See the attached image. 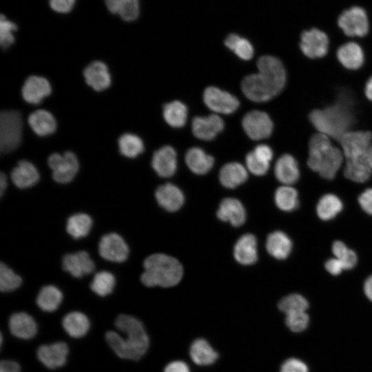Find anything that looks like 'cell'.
Returning <instances> with one entry per match:
<instances>
[{"label": "cell", "mask_w": 372, "mask_h": 372, "mask_svg": "<svg viewBox=\"0 0 372 372\" xmlns=\"http://www.w3.org/2000/svg\"><path fill=\"white\" fill-rule=\"evenodd\" d=\"M144 272L141 276L142 283L147 287H169L177 285L182 278L181 264L175 258L154 254L148 256L143 263Z\"/></svg>", "instance_id": "5b68a950"}, {"label": "cell", "mask_w": 372, "mask_h": 372, "mask_svg": "<svg viewBox=\"0 0 372 372\" xmlns=\"http://www.w3.org/2000/svg\"><path fill=\"white\" fill-rule=\"evenodd\" d=\"M22 282L21 278L3 262L0 265V289L10 292L18 289Z\"/></svg>", "instance_id": "7bdbcfd3"}, {"label": "cell", "mask_w": 372, "mask_h": 372, "mask_svg": "<svg viewBox=\"0 0 372 372\" xmlns=\"http://www.w3.org/2000/svg\"><path fill=\"white\" fill-rule=\"evenodd\" d=\"M324 267L327 271L333 276H338L342 273L343 270H345L343 265L336 258H332L327 260Z\"/></svg>", "instance_id": "816d5d0a"}, {"label": "cell", "mask_w": 372, "mask_h": 372, "mask_svg": "<svg viewBox=\"0 0 372 372\" xmlns=\"http://www.w3.org/2000/svg\"><path fill=\"white\" fill-rule=\"evenodd\" d=\"M339 141L346 158L345 165L369 167L367 156L372 145L371 132L350 130L344 134Z\"/></svg>", "instance_id": "8992f818"}, {"label": "cell", "mask_w": 372, "mask_h": 372, "mask_svg": "<svg viewBox=\"0 0 372 372\" xmlns=\"http://www.w3.org/2000/svg\"><path fill=\"white\" fill-rule=\"evenodd\" d=\"M343 158L342 151L332 145L329 136L318 133L310 138L307 165L322 178L333 179L340 168Z\"/></svg>", "instance_id": "3957f363"}, {"label": "cell", "mask_w": 372, "mask_h": 372, "mask_svg": "<svg viewBox=\"0 0 372 372\" xmlns=\"http://www.w3.org/2000/svg\"><path fill=\"white\" fill-rule=\"evenodd\" d=\"M92 227V220L88 214L77 213L68 219L66 230L72 238L79 239L86 236Z\"/></svg>", "instance_id": "8d00e7d4"}, {"label": "cell", "mask_w": 372, "mask_h": 372, "mask_svg": "<svg viewBox=\"0 0 372 372\" xmlns=\"http://www.w3.org/2000/svg\"><path fill=\"white\" fill-rule=\"evenodd\" d=\"M115 284L114 275L109 271H102L95 274L90 284V289L96 295L104 297L112 292Z\"/></svg>", "instance_id": "ab89813d"}, {"label": "cell", "mask_w": 372, "mask_h": 372, "mask_svg": "<svg viewBox=\"0 0 372 372\" xmlns=\"http://www.w3.org/2000/svg\"><path fill=\"white\" fill-rule=\"evenodd\" d=\"M278 306L279 309L286 316L290 313L306 311L309 308V302L302 296L293 293L280 300Z\"/></svg>", "instance_id": "60d3db41"}, {"label": "cell", "mask_w": 372, "mask_h": 372, "mask_svg": "<svg viewBox=\"0 0 372 372\" xmlns=\"http://www.w3.org/2000/svg\"><path fill=\"white\" fill-rule=\"evenodd\" d=\"M268 253L278 260L287 258L292 249V242L289 237L281 231L271 233L266 242Z\"/></svg>", "instance_id": "4316f807"}, {"label": "cell", "mask_w": 372, "mask_h": 372, "mask_svg": "<svg viewBox=\"0 0 372 372\" xmlns=\"http://www.w3.org/2000/svg\"><path fill=\"white\" fill-rule=\"evenodd\" d=\"M245 162L248 169L256 176L265 175L269 168V163L258 158L253 151L247 154Z\"/></svg>", "instance_id": "bcb514c9"}, {"label": "cell", "mask_w": 372, "mask_h": 372, "mask_svg": "<svg viewBox=\"0 0 372 372\" xmlns=\"http://www.w3.org/2000/svg\"><path fill=\"white\" fill-rule=\"evenodd\" d=\"M343 208L342 200L335 195L327 194L322 196L316 206L318 217L322 220L335 218Z\"/></svg>", "instance_id": "e575fe53"}, {"label": "cell", "mask_w": 372, "mask_h": 372, "mask_svg": "<svg viewBox=\"0 0 372 372\" xmlns=\"http://www.w3.org/2000/svg\"><path fill=\"white\" fill-rule=\"evenodd\" d=\"M258 72L245 76L241 84L242 92L254 102H266L278 95L286 83V72L281 61L265 55L257 61Z\"/></svg>", "instance_id": "6da1fadb"}, {"label": "cell", "mask_w": 372, "mask_h": 372, "mask_svg": "<svg viewBox=\"0 0 372 372\" xmlns=\"http://www.w3.org/2000/svg\"><path fill=\"white\" fill-rule=\"evenodd\" d=\"M17 26L1 14L0 20V43L2 48H8L14 42V32Z\"/></svg>", "instance_id": "ee69618b"}, {"label": "cell", "mask_w": 372, "mask_h": 372, "mask_svg": "<svg viewBox=\"0 0 372 372\" xmlns=\"http://www.w3.org/2000/svg\"><path fill=\"white\" fill-rule=\"evenodd\" d=\"M85 80L96 91H102L110 87L111 76L103 62L96 61L89 64L83 71Z\"/></svg>", "instance_id": "44dd1931"}, {"label": "cell", "mask_w": 372, "mask_h": 372, "mask_svg": "<svg viewBox=\"0 0 372 372\" xmlns=\"http://www.w3.org/2000/svg\"><path fill=\"white\" fill-rule=\"evenodd\" d=\"M51 91L50 84L46 79L39 76H30L25 80L21 92L26 102L38 104L50 95Z\"/></svg>", "instance_id": "ac0fdd59"}, {"label": "cell", "mask_w": 372, "mask_h": 372, "mask_svg": "<svg viewBox=\"0 0 372 372\" xmlns=\"http://www.w3.org/2000/svg\"><path fill=\"white\" fill-rule=\"evenodd\" d=\"M76 0H50L51 8L59 13H68L72 10Z\"/></svg>", "instance_id": "681fc988"}, {"label": "cell", "mask_w": 372, "mask_h": 372, "mask_svg": "<svg viewBox=\"0 0 372 372\" xmlns=\"http://www.w3.org/2000/svg\"><path fill=\"white\" fill-rule=\"evenodd\" d=\"M338 23L344 33L349 37H364L369 31L366 14L360 7H353L343 12Z\"/></svg>", "instance_id": "8fae6325"}, {"label": "cell", "mask_w": 372, "mask_h": 372, "mask_svg": "<svg viewBox=\"0 0 372 372\" xmlns=\"http://www.w3.org/2000/svg\"><path fill=\"white\" fill-rule=\"evenodd\" d=\"M234 256L237 262L244 265L256 262L258 260L256 237L251 234L242 236L234 246Z\"/></svg>", "instance_id": "603a6c76"}, {"label": "cell", "mask_w": 372, "mask_h": 372, "mask_svg": "<svg viewBox=\"0 0 372 372\" xmlns=\"http://www.w3.org/2000/svg\"><path fill=\"white\" fill-rule=\"evenodd\" d=\"M22 118L17 110H5L0 115V149L2 153L12 152L21 143Z\"/></svg>", "instance_id": "52a82bcc"}, {"label": "cell", "mask_w": 372, "mask_h": 372, "mask_svg": "<svg viewBox=\"0 0 372 372\" xmlns=\"http://www.w3.org/2000/svg\"><path fill=\"white\" fill-rule=\"evenodd\" d=\"M63 300V293L54 285H46L41 289L37 297V304L43 311L52 312L57 309Z\"/></svg>", "instance_id": "836d02e7"}, {"label": "cell", "mask_w": 372, "mask_h": 372, "mask_svg": "<svg viewBox=\"0 0 372 372\" xmlns=\"http://www.w3.org/2000/svg\"><path fill=\"white\" fill-rule=\"evenodd\" d=\"M106 7L112 14H118L126 21L136 20L140 11L138 0H104Z\"/></svg>", "instance_id": "d6a6232c"}, {"label": "cell", "mask_w": 372, "mask_h": 372, "mask_svg": "<svg viewBox=\"0 0 372 372\" xmlns=\"http://www.w3.org/2000/svg\"><path fill=\"white\" fill-rule=\"evenodd\" d=\"M185 159L189 169L199 175L207 174L214 163L213 156L197 147L189 149L185 154Z\"/></svg>", "instance_id": "484cf974"}, {"label": "cell", "mask_w": 372, "mask_h": 372, "mask_svg": "<svg viewBox=\"0 0 372 372\" xmlns=\"http://www.w3.org/2000/svg\"><path fill=\"white\" fill-rule=\"evenodd\" d=\"M232 51L241 59L248 61L254 56V48L246 39L240 37Z\"/></svg>", "instance_id": "7dc6e473"}, {"label": "cell", "mask_w": 372, "mask_h": 372, "mask_svg": "<svg viewBox=\"0 0 372 372\" xmlns=\"http://www.w3.org/2000/svg\"><path fill=\"white\" fill-rule=\"evenodd\" d=\"M280 372H309V369L303 361L291 358L282 364Z\"/></svg>", "instance_id": "c3c4849f"}, {"label": "cell", "mask_w": 372, "mask_h": 372, "mask_svg": "<svg viewBox=\"0 0 372 372\" xmlns=\"http://www.w3.org/2000/svg\"><path fill=\"white\" fill-rule=\"evenodd\" d=\"M369 165L372 171V145H371L367 156Z\"/></svg>", "instance_id": "91938a15"}, {"label": "cell", "mask_w": 372, "mask_h": 372, "mask_svg": "<svg viewBox=\"0 0 372 372\" xmlns=\"http://www.w3.org/2000/svg\"><path fill=\"white\" fill-rule=\"evenodd\" d=\"M159 205L168 211H176L183 205L185 197L183 192L172 183L159 186L155 192Z\"/></svg>", "instance_id": "ffe728a7"}, {"label": "cell", "mask_w": 372, "mask_h": 372, "mask_svg": "<svg viewBox=\"0 0 372 372\" xmlns=\"http://www.w3.org/2000/svg\"><path fill=\"white\" fill-rule=\"evenodd\" d=\"M62 267L75 278H81L92 273L94 262L85 251H79L65 255L62 259Z\"/></svg>", "instance_id": "2e32d148"}, {"label": "cell", "mask_w": 372, "mask_h": 372, "mask_svg": "<svg viewBox=\"0 0 372 372\" xmlns=\"http://www.w3.org/2000/svg\"><path fill=\"white\" fill-rule=\"evenodd\" d=\"M300 48L303 54L310 59L323 57L329 48L328 37L316 28L304 31L300 37Z\"/></svg>", "instance_id": "4fadbf2b"}, {"label": "cell", "mask_w": 372, "mask_h": 372, "mask_svg": "<svg viewBox=\"0 0 372 372\" xmlns=\"http://www.w3.org/2000/svg\"><path fill=\"white\" fill-rule=\"evenodd\" d=\"M118 147L121 153L128 158H135L144 150L142 139L133 134H124L118 139Z\"/></svg>", "instance_id": "f35d334b"}, {"label": "cell", "mask_w": 372, "mask_h": 372, "mask_svg": "<svg viewBox=\"0 0 372 372\" xmlns=\"http://www.w3.org/2000/svg\"><path fill=\"white\" fill-rule=\"evenodd\" d=\"M48 163L52 171L53 179L62 184L72 181L79 168L78 159L71 152H65L63 154H52L48 157Z\"/></svg>", "instance_id": "ba28073f"}, {"label": "cell", "mask_w": 372, "mask_h": 372, "mask_svg": "<svg viewBox=\"0 0 372 372\" xmlns=\"http://www.w3.org/2000/svg\"><path fill=\"white\" fill-rule=\"evenodd\" d=\"M129 252L127 244L118 234H107L100 240L99 253L106 260L114 262H124L127 258Z\"/></svg>", "instance_id": "7c38bea8"}, {"label": "cell", "mask_w": 372, "mask_h": 372, "mask_svg": "<svg viewBox=\"0 0 372 372\" xmlns=\"http://www.w3.org/2000/svg\"><path fill=\"white\" fill-rule=\"evenodd\" d=\"M0 372H21V367L15 361L2 360L0 364Z\"/></svg>", "instance_id": "11a10c76"}, {"label": "cell", "mask_w": 372, "mask_h": 372, "mask_svg": "<svg viewBox=\"0 0 372 372\" xmlns=\"http://www.w3.org/2000/svg\"><path fill=\"white\" fill-rule=\"evenodd\" d=\"M253 152L258 158L267 163H270L273 158V151L271 147L267 145H258L255 147Z\"/></svg>", "instance_id": "f5cc1de1"}, {"label": "cell", "mask_w": 372, "mask_h": 372, "mask_svg": "<svg viewBox=\"0 0 372 372\" xmlns=\"http://www.w3.org/2000/svg\"><path fill=\"white\" fill-rule=\"evenodd\" d=\"M358 203L366 213L372 215V188L366 189L360 195Z\"/></svg>", "instance_id": "f907efd6"}, {"label": "cell", "mask_w": 372, "mask_h": 372, "mask_svg": "<svg viewBox=\"0 0 372 372\" xmlns=\"http://www.w3.org/2000/svg\"><path fill=\"white\" fill-rule=\"evenodd\" d=\"M276 206L285 211H291L298 207V196L296 189L290 185L278 187L275 192Z\"/></svg>", "instance_id": "74e56055"}, {"label": "cell", "mask_w": 372, "mask_h": 372, "mask_svg": "<svg viewBox=\"0 0 372 372\" xmlns=\"http://www.w3.org/2000/svg\"><path fill=\"white\" fill-rule=\"evenodd\" d=\"M274 173L276 178L285 185L295 183L299 178L298 163L290 154H283L276 161Z\"/></svg>", "instance_id": "cb8c5ba5"}, {"label": "cell", "mask_w": 372, "mask_h": 372, "mask_svg": "<svg viewBox=\"0 0 372 372\" xmlns=\"http://www.w3.org/2000/svg\"><path fill=\"white\" fill-rule=\"evenodd\" d=\"M332 252L335 258L343 265L344 269H353L356 265L358 262L356 254L342 241L336 240L333 243Z\"/></svg>", "instance_id": "b9f144b4"}, {"label": "cell", "mask_w": 372, "mask_h": 372, "mask_svg": "<svg viewBox=\"0 0 372 372\" xmlns=\"http://www.w3.org/2000/svg\"><path fill=\"white\" fill-rule=\"evenodd\" d=\"M337 57L340 63L349 70H357L364 63L363 51L354 42H349L340 46L337 51Z\"/></svg>", "instance_id": "f546056e"}, {"label": "cell", "mask_w": 372, "mask_h": 372, "mask_svg": "<svg viewBox=\"0 0 372 372\" xmlns=\"http://www.w3.org/2000/svg\"><path fill=\"white\" fill-rule=\"evenodd\" d=\"M246 169L239 163L232 162L225 164L219 173L221 184L229 189H233L242 184L247 179Z\"/></svg>", "instance_id": "4dcf8cb0"}, {"label": "cell", "mask_w": 372, "mask_h": 372, "mask_svg": "<svg viewBox=\"0 0 372 372\" xmlns=\"http://www.w3.org/2000/svg\"><path fill=\"white\" fill-rule=\"evenodd\" d=\"M163 372H190L188 365L183 361L175 360L169 362Z\"/></svg>", "instance_id": "db71d44e"}, {"label": "cell", "mask_w": 372, "mask_h": 372, "mask_svg": "<svg viewBox=\"0 0 372 372\" xmlns=\"http://www.w3.org/2000/svg\"><path fill=\"white\" fill-rule=\"evenodd\" d=\"M10 333L15 337L28 340L37 333V325L34 318L25 312L12 314L8 321Z\"/></svg>", "instance_id": "d6986e66"}, {"label": "cell", "mask_w": 372, "mask_h": 372, "mask_svg": "<svg viewBox=\"0 0 372 372\" xmlns=\"http://www.w3.org/2000/svg\"><path fill=\"white\" fill-rule=\"evenodd\" d=\"M62 326L70 336L80 338L88 332L90 322L84 313L80 311H72L64 316L62 320Z\"/></svg>", "instance_id": "f1b7e54d"}, {"label": "cell", "mask_w": 372, "mask_h": 372, "mask_svg": "<svg viewBox=\"0 0 372 372\" xmlns=\"http://www.w3.org/2000/svg\"><path fill=\"white\" fill-rule=\"evenodd\" d=\"M203 101L213 112L225 114L234 112L240 105L235 96L214 86H209L205 90Z\"/></svg>", "instance_id": "30bf717a"}, {"label": "cell", "mask_w": 372, "mask_h": 372, "mask_svg": "<svg viewBox=\"0 0 372 372\" xmlns=\"http://www.w3.org/2000/svg\"><path fill=\"white\" fill-rule=\"evenodd\" d=\"M13 183L20 189L32 187L39 180L36 167L28 161H21L11 172Z\"/></svg>", "instance_id": "d4e9b609"}, {"label": "cell", "mask_w": 372, "mask_h": 372, "mask_svg": "<svg viewBox=\"0 0 372 372\" xmlns=\"http://www.w3.org/2000/svg\"><path fill=\"white\" fill-rule=\"evenodd\" d=\"M68 351V345L65 342H56L39 347L37 355L44 366L48 369H54L65 364Z\"/></svg>", "instance_id": "5bb4252c"}, {"label": "cell", "mask_w": 372, "mask_h": 372, "mask_svg": "<svg viewBox=\"0 0 372 372\" xmlns=\"http://www.w3.org/2000/svg\"><path fill=\"white\" fill-rule=\"evenodd\" d=\"M152 166L156 174L161 177H170L177 168V157L175 149L165 145L156 150L152 156Z\"/></svg>", "instance_id": "e0dca14e"}, {"label": "cell", "mask_w": 372, "mask_h": 372, "mask_svg": "<svg viewBox=\"0 0 372 372\" xmlns=\"http://www.w3.org/2000/svg\"><path fill=\"white\" fill-rule=\"evenodd\" d=\"M309 317L306 311L290 313L285 316V324L293 332L304 331L309 325Z\"/></svg>", "instance_id": "f6af8a7d"}, {"label": "cell", "mask_w": 372, "mask_h": 372, "mask_svg": "<svg viewBox=\"0 0 372 372\" xmlns=\"http://www.w3.org/2000/svg\"><path fill=\"white\" fill-rule=\"evenodd\" d=\"M7 178L3 173H1L0 175V195L2 196L7 187Z\"/></svg>", "instance_id": "680465c9"}, {"label": "cell", "mask_w": 372, "mask_h": 372, "mask_svg": "<svg viewBox=\"0 0 372 372\" xmlns=\"http://www.w3.org/2000/svg\"><path fill=\"white\" fill-rule=\"evenodd\" d=\"M218 218L229 222L234 227L242 225L246 220V211L242 204L233 198H225L220 204L217 211Z\"/></svg>", "instance_id": "7402d4cb"}, {"label": "cell", "mask_w": 372, "mask_h": 372, "mask_svg": "<svg viewBox=\"0 0 372 372\" xmlns=\"http://www.w3.org/2000/svg\"><path fill=\"white\" fill-rule=\"evenodd\" d=\"M309 118L319 133L338 141L350 131L353 122L349 104L342 99L329 107L313 110Z\"/></svg>", "instance_id": "277c9868"}, {"label": "cell", "mask_w": 372, "mask_h": 372, "mask_svg": "<svg viewBox=\"0 0 372 372\" xmlns=\"http://www.w3.org/2000/svg\"><path fill=\"white\" fill-rule=\"evenodd\" d=\"M242 125L247 135L256 141L270 136L273 128L269 116L259 110L247 113L242 118Z\"/></svg>", "instance_id": "9c48e42d"}, {"label": "cell", "mask_w": 372, "mask_h": 372, "mask_svg": "<svg viewBox=\"0 0 372 372\" xmlns=\"http://www.w3.org/2000/svg\"><path fill=\"white\" fill-rule=\"evenodd\" d=\"M115 326L127 337L123 338L114 331H107L105 340L110 348L121 358L141 359L149 344V337L142 322L134 316L121 314L116 318Z\"/></svg>", "instance_id": "7a4b0ae2"}, {"label": "cell", "mask_w": 372, "mask_h": 372, "mask_svg": "<svg viewBox=\"0 0 372 372\" xmlns=\"http://www.w3.org/2000/svg\"><path fill=\"white\" fill-rule=\"evenodd\" d=\"M224 121L217 114L207 116H196L192 123L194 135L201 140L210 141L224 129Z\"/></svg>", "instance_id": "9a60e30c"}, {"label": "cell", "mask_w": 372, "mask_h": 372, "mask_svg": "<svg viewBox=\"0 0 372 372\" xmlns=\"http://www.w3.org/2000/svg\"><path fill=\"white\" fill-rule=\"evenodd\" d=\"M364 93L366 98L372 101V77H371L366 83Z\"/></svg>", "instance_id": "6f0895ef"}, {"label": "cell", "mask_w": 372, "mask_h": 372, "mask_svg": "<svg viewBox=\"0 0 372 372\" xmlns=\"http://www.w3.org/2000/svg\"><path fill=\"white\" fill-rule=\"evenodd\" d=\"M364 291L368 299L372 302V275L365 280Z\"/></svg>", "instance_id": "9f6ffc18"}, {"label": "cell", "mask_w": 372, "mask_h": 372, "mask_svg": "<svg viewBox=\"0 0 372 372\" xmlns=\"http://www.w3.org/2000/svg\"><path fill=\"white\" fill-rule=\"evenodd\" d=\"M189 356L195 364L208 366L216 361L218 355L205 339L198 338L190 346Z\"/></svg>", "instance_id": "83f0119b"}, {"label": "cell", "mask_w": 372, "mask_h": 372, "mask_svg": "<svg viewBox=\"0 0 372 372\" xmlns=\"http://www.w3.org/2000/svg\"><path fill=\"white\" fill-rule=\"evenodd\" d=\"M28 123L32 130L39 136H45L52 134L56 128V123L53 115L44 110H38L28 117Z\"/></svg>", "instance_id": "1f68e13d"}, {"label": "cell", "mask_w": 372, "mask_h": 372, "mask_svg": "<svg viewBox=\"0 0 372 372\" xmlns=\"http://www.w3.org/2000/svg\"><path fill=\"white\" fill-rule=\"evenodd\" d=\"M163 114L166 123L173 127L184 126L187 118L186 105L178 101L166 103L163 107Z\"/></svg>", "instance_id": "d590c367"}]
</instances>
